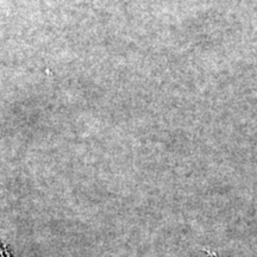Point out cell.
Masks as SVG:
<instances>
[{
    "mask_svg": "<svg viewBox=\"0 0 257 257\" xmlns=\"http://www.w3.org/2000/svg\"><path fill=\"white\" fill-rule=\"evenodd\" d=\"M0 257H9L8 252L4 251V250H3L2 248H0Z\"/></svg>",
    "mask_w": 257,
    "mask_h": 257,
    "instance_id": "6da1fadb",
    "label": "cell"
}]
</instances>
